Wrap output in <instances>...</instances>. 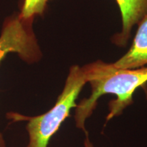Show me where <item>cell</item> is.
<instances>
[{"label": "cell", "mask_w": 147, "mask_h": 147, "mask_svg": "<svg viewBox=\"0 0 147 147\" xmlns=\"http://www.w3.org/2000/svg\"><path fill=\"white\" fill-rule=\"evenodd\" d=\"M122 16V30L113 37L116 45L124 46L131 30L147 14V0H116Z\"/></svg>", "instance_id": "cell-4"}, {"label": "cell", "mask_w": 147, "mask_h": 147, "mask_svg": "<svg viewBox=\"0 0 147 147\" xmlns=\"http://www.w3.org/2000/svg\"><path fill=\"white\" fill-rule=\"evenodd\" d=\"M91 95L77 104L75 122L78 128L85 132V122L93 114L98 100L102 95L113 94L116 99L108 105L106 121L122 114L127 107L133 104V95L138 88L147 82V66L134 69H118L112 63L102 61L87 65Z\"/></svg>", "instance_id": "cell-1"}, {"label": "cell", "mask_w": 147, "mask_h": 147, "mask_svg": "<svg viewBox=\"0 0 147 147\" xmlns=\"http://www.w3.org/2000/svg\"><path fill=\"white\" fill-rule=\"evenodd\" d=\"M133 43L122 57L112 63L118 69H134L147 65V14L138 24Z\"/></svg>", "instance_id": "cell-3"}, {"label": "cell", "mask_w": 147, "mask_h": 147, "mask_svg": "<svg viewBox=\"0 0 147 147\" xmlns=\"http://www.w3.org/2000/svg\"><path fill=\"white\" fill-rule=\"evenodd\" d=\"M49 0H24L20 15L24 18H34L36 15H42Z\"/></svg>", "instance_id": "cell-5"}, {"label": "cell", "mask_w": 147, "mask_h": 147, "mask_svg": "<svg viewBox=\"0 0 147 147\" xmlns=\"http://www.w3.org/2000/svg\"><path fill=\"white\" fill-rule=\"evenodd\" d=\"M84 147H94L91 141H90L89 137H88L87 136V137H86L85 140H84Z\"/></svg>", "instance_id": "cell-6"}, {"label": "cell", "mask_w": 147, "mask_h": 147, "mask_svg": "<svg viewBox=\"0 0 147 147\" xmlns=\"http://www.w3.org/2000/svg\"><path fill=\"white\" fill-rule=\"evenodd\" d=\"M89 81L87 65L83 67L71 66L65 86L55 105L49 111L33 117L21 116L28 121L26 129L29 142L26 147H47L53 135L67 119L83 87Z\"/></svg>", "instance_id": "cell-2"}]
</instances>
